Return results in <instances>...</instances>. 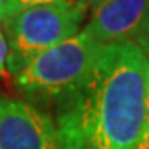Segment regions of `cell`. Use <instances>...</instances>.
I'll return each mask as SVG.
<instances>
[{
  "instance_id": "obj_10",
  "label": "cell",
  "mask_w": 149,
  "mask_h": 149,
  "mask_svg": "<svg viewBox=\"0 0 149 149\" xmlns=\"http://www.w3.org/2000/svg\"><path fill=\"white\" fill-rule=\"evenodd\" d=\"M85 2L88 3V7H90V8H95V7L98 5V3H100L101 0H85Z\"/></svg>"
},
{
  "instance_id": "obj_5",
  "label": "cell",
  "mask_w": 149,
  "mask_h": 149,
  "mask_svg": "<svg viewBox=\"0 0 149 149\" xmlns=\"http://www.w3.org/2000/svg\"><path fill=\"white\" fill-rule=\"evenodd\" d=\"M149 17V0H101L85 30L103 47L131 43Z\"/></svg>"
},
{
  "instance_id": "obj_2",
  "label": "cell",
  "mask_w": 149,
  "mask_h": 149,
  "mask_svg": "<svg viewBox=\"0 0 149 149\" xmlns=\"http://www.w3.org/2000/svg\"><path fill=\"white\" fill-rule=\"evenodd\" d=\"M88 10L85 0H65L25 8L2 23L8 47L7 71L15 76L35 56L80 33Z\"/></svg>"
},
{
  "instance_id": "obj_1",
  "label": "cell",
  "mask_w": 149,
  "mask_h": 149,
  "mask_svg": "<svg viewBox=\"0 0 149 149\" xmlns=\"http://www.w3.org/2000/svg\"><path fill=\"white\" fill-rule=\"evenodd\" d=\"M149 61L136 45H106L78 88L56 101L61 149H136Z\"/></svg>"
},
{
  "instance_id": "obj_9",
  "label": "cell",
  "mask_w": 149,
  "mask_h": 149,
  "mask_svg": "<svg viewBox=\"0 0 149 149\" xmlns=\"http://www.w3.org/2000/svg\"><path fill=\"white\" fill-rule=\"evenodd\" d=\"M7 58H8V47H7L5 35L0 30V76H7Z\"/></svg>"
},
{
  "instance_id": "obj_11",
  "label": "cell",
  "mask_w": 149,
  "mask_h": 149,
  "mask_svg": "<svg viewBox=\"0 0 149 149\" xmlns=\"http://www.w3.org/2000/svg\"><path fill=\"white\" fill-rule=\"evenodd\" d=\"M7 3H8V0H0V13H2V12L5 10Z\"/></svg>"
},
{
  "instance_id": "obj_6",
  "label": "cell",
  "mask_w": 149,
  "mask_h": 149,
  "mask_svg": "<svg viewBox=\"0 0 149 149\" xmlns=\"http://www.w3.org/2000/svg\"><path fill=\"white\" fill-rule=\"evenodd\" d=\"M55 2H65V0H8L5 10L0 13V25L5 23L8 18L15 17L18 12L30 8V7L37 5H45V3H55Z\"/></svg>"
},
{
  "instance_id": "obj_8",
  "label": "cell",
  "mask_w": 149,
  "mask_h": 149,
  "mask_svg": "<svg viewBox=\"0 0 149 149\" xmlns=\"http://www.w3.org/2000/svg\"><path fill=\"white\" fill-rule=\"evenodd\" d=\"M131 43L138 47V50L146 56V60L149 61V17H148V20L144 22V25L141 27L139 33L134 37V40Z\"/></svg>"
},
{
  "instance_id": "obj_4",
  "label": "cell",
  "mask_w": 149,
  "mask_h": 149,
  "mask_svg": "<svg viewBox=\"0 0 149 149\" xmlns=\"http://www.w3.org/2000/svg\"><path fill=\"white\" fill-rule=\"evenodd\" d=\"M0 149H61L55 123L25 101L0 96Z\"/></svg>"
},
{
  "instance_id": "obj_3",
  "label": "cell",
  "mask_w": 149,
  "mask_h": 149,
  "mask_svg": "<svg viewBox=\"0 0 149 149\" xmlns=\"http://www.w3.org/2000/svg\"><path fill=\"white\" fill-rule=\"evenodd\" d=\"M103 45L85 30L40 53L13 76L18 90L38 101H58L93 70Z\"/></svg>"
},
{
  "instance_id": "obj_7",
  "label": "cell",
  "mask_w": 149,
  "mask_h": 149,
  "mask_svg": "<svg viewBox=\"0 0 149 149\" xmlns=\"http://www.w3.org/2000/svg\"><path fill=\"white\" fill-rule=\"evenodd\" d=\"M136 149H149V83H148V93H146V104H144L143 128H141V134H139Z\"/></svg>"
}]
</instances>
